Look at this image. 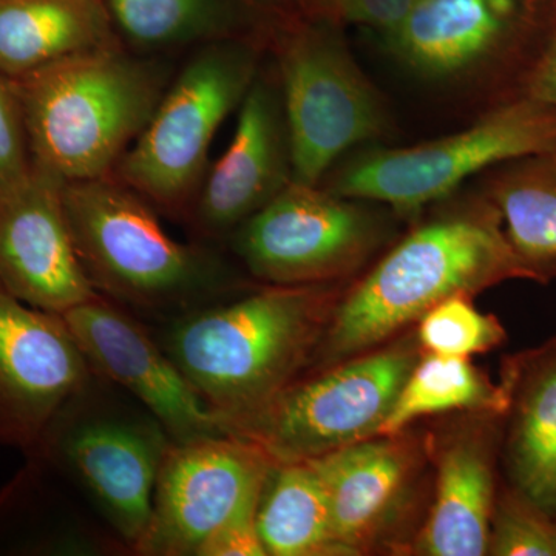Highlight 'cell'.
<instances>
[{
    "instance_id": "1",
    "label": "cell",
    "mask_w": 556,
    "mask_h": 556,
    "mask_svg": "<svg viewBox=\"0 0 556 556\" xmlns=\"http://www.w3.org/2000/svg\"><path fill=\"white\" fill-rule=\"evenodd\" d=\"M552 278L519 254L484 193L459 201L412 230L339 299L311 365L329 367L367 353L455 295Z\"/></svg>"
},
{
    "instance_id": "2",
    "label": "cell",
    "mask_w": 556,
    "mask_h": 556,
    "mask_svg": "<svg viewBox=\"0 0 556 556\" xmlns=\"http://www.w3.org/2000/svg\"><path fill=\"white\" fill-rule=\"evenodd\" d=\"M338 302L332 283L263 285L164 320L156 339L226 428L308 371Z\"/></svg>"
},
{
    "instance_id": "3",
    "label": "cell",
    "mask_w": 556,
    "mask_h": 556,
    "mask_svg": "<svg viewBox=\"0 0 556 556\" xmlns=\"http://www.w3.org/2000/svg\"><path fill=\"white\" fill-rule=\"evenodd\" d=\"M172 58L123 42L11 79L31 160L64 181L113 175L174 78Z\"/></svg>"
},
{
    "instance_id": "4",
    "label": "cell",
    "mask_w": 556,
    "mask_h": 556,
    "mask_svg": "<svg viewBox=\"0 0 556 556\" xmlns=\"http://www.w3.org/2000/svg\"><path fill=\"white\" fill-rule=\"evenodd\" d=\"M64 204L91 287L135 316L169 320L237 288L218 252L175 240L156 207L113 175L65 182Z\"/></svg>"
},
{
    "instance_id": "5",
    "label": "cell",
    "mask_w": 556,
    "mask_h": 556,
    "mask_svg": "<svg viewBox=\"0 0 556 556\" xmlns=\"http://www.w3.org/2000/svg\"><path fill=\"white\" fill-rule=\"evenodd\" d=\"M266 36L223 39L189 51L113 177L156 211L188 222L206 178L208 150L262 68Z\"/></svg>"
},
{
    "instance_id": "6",
    "label": "cell",
    "mask_w": 556,
    "mask_h": 556,
    "mask_svg": "<svg viewBox=\"0 0 556 556\" xmlns=\"http://www.w3.org/2000/svg\"><path fill=\"white\" fill-rule=\"evenodd\" d=\"M266 42L287 113L294 181L320 185L346 152L387 134L390 113L348 50L342 28L276 13Z\"/></svg>"
},
{
    "instance_id": "7",
    "label": "cell",
    "mask_w": 556,
    "mask_h": 556,
    "mask_svg": "<svg viewBox=\"0 0 556 556\" xmlns=\"http://www.w3.org/2000/svg\"><path fill=\"white\" fill-rule=\"evenodd\" d=\"M556 110L515 93L467 129L407 148H371L340 160L325 189L416 215L473 175L555 148Z\"/></svg>"
},
{
    "instance_id": "8",
    "label": "cell",
    "mask_w": 556,
    "mask_h": 556,
    "mask_svg": "<svg viewBox=\"0 0 556 556\" xmlns=\"http://www.w3.org/2000/svg\"><path fill=\"white\" fill-rule=\"evenodd\" d=\"M109 390L97 376L28 457L84 489L121 546L137 555L172 439L141 405L110 397Z\"/></svg>"
},
{
    "instance_id": "9",
    "label": "cell",
    "mask_w": 556,
    "mask_h": 556,
    "mask_svg": "<svg viewBox=\"0 0 556 556\" xmlns=\"http://www.w3.org/2000/svg\"><path fill=\"white\" fill-rule=\"evenodd\" d=\"M417 357L412 345L314 368L258 407L226 420V433L274 463H305L379 437Z\"/></svg>"
},
{
    "instance_id": "10",
    "label": "cell",
    "mask_w": 556,
    "mask_h": 556,
    "mask_svg": "<svg viewBox=\"0 0 556 556\" xmlns=\"http://www.w3.org/2000/svg\"><path fill=\"white\" fill-rule=\"evenodd\" d=\"M367 203L292 181L230 236L233 252L262 285L332 283L382 243L386 225Z\"/></svg>"
},
{
    "instance_id": "11",
    "label": "cell",
    "mask_w": 556,
    "mask_h": 556,
    "mask_svg": "<svg viewBox=\"0 0 556 556\" xmlns=\"http://www.w3.org/2000/svg\"><path fill=\"white\" fill-rule=\"evenodd\" d=\"M273 463L257 445L232 434L172 442L137 555L197 556L214 530L257 500Z\"/></svg>"
},
{
    "instance_id": "12",
    "label": "cell",
    "mask_w": 556,
    "mask_h": 556,
    "mask_svg": "<svg viewBox=\"0 0 556 556\" xmlns=\"http://www.w3.org/2000/svg\"><path fill=\"white\" fill-rule=\"evenodd\" d=\"M94 378L61 314L0 287V444L31 456Z\"/></svg>"
},
{
    "instance_id": "13",
    "label": "cell",
    "mask_w": 556,
    "mask_h": 556,
    "mask_svg": "<svg viewBox=\"0 0 556 556\" xmlns=\"http://www.w3.org/2000/svg\"><path fill=\"white\" fill-rule=\"evenodd\" d=\"M62 317L94 375L155 417L172 442L228 434L141 318L101 295Z\"/></svg>"
},
{
    "instance_id": "14",
    "label": "cell",
    "mask_w": 556,
    "mask_h": 556,
    "mask_svg": "<svg viewBox=\"0 0 556 556\" xmlns=\"http://www.w3.org/2000/svg\"><path fill=\"white\" fill-rule=\"evenodd\" d=\"M543 0H416L383 38L405 68L430 83H460L526 61Z\"/></svg>"
},
{
    "instance_id": "15",
    "label": "cell",
    "mask_w": 556,
    "mask_h": 556,
    "mask_svg": "<svg viewBox=\"0 0 556 556\" xmlns=\"http://www.w3.org/2000/svg\"><path fill=\"white\" fill-rule=\"evenodd\" d=\"M65 182L33 161L21 178L0 186V287L61 316L100 295L76 252Z\"/></svg>"
},
{
    "instance_id": "16",
    "label": "cell",
    "mask_w": 556,
    "mask_h": 556,
    "mask_svg": "<svg viewBox=\"0 0 556 556\" xmlns=\"http://www.w3.org/2000/svg\"><path fill=\"white\" fill-rule=\"evenodd\" d=\"M292 181L291 137L273 64L252 80L232 141L207 170L188 223L204 243L230 237Z\"/></svg>"
},
{
    "instance_id": "17",
    "label": "cell",
    "mask_w": 556,
    "mask_h": 556,
    "mask_svg": "<svg viewBox=\"0 0 556 556\" xmlns=\"http://www.w3.org/2000/svg\"><path fill=\"white\" fill-rule=\"evenodd\" d=\"M308 463L327 493L339 555H358L375 546L396 521L420 455L399 433L367 439Z\"/></svg>"
},
{
    "instance_id": "18",
    "label": "cell",
    "mask_w": 556,
    "mask_h": 556,
    "mask_svg": "<svg viewBox=\"0 0 556 556\" xmlns=\"http://www.w3.org/2000/svg\"><path fill=\"white\" fill-rule=\"evenodd\" d=\"M503 383L508 489L556 525V338L508 357Z\"/></svg>"
},
{
    "instance_id": "19",
    "label": "cell",
    "mask_w": 556,
    "mask_h": 556,
    "mask_svg": "<svg viewBox=\"0 0 556 556\" xmlns=\"http://www.w3.org/2000/svg\"><path fill=\"white\" fill-rule=\"evenodd\" d=\"M460 431L438 453L434 503L417 536L416 552L427 556H481L489 552L496 504V420Z\"/></svg>"
},
{
    "instance_id": "20",
    "label": "cell",
    "mask_w": 556,
    "mask_h": 556,
    "mask_svg": "<svg viewBox=\"0 0 556 556\" xmlns=\"http://www.w3.org/2000/svg\"><path fill=\"white\" fill-rule=\"evenodd\" d=\"M127 49L172 58L217 40L266 36L274 11L257 0H102Z\"/></svg>"
},
{
    "instance_id": "21",
    "label": "cell",
    "mask_w": 556,
    "mask_h": 556,
    "mask_svg": "<svg viewBox=\"0 0 556 556\" xmlns=\"http://www.w3.org/2000/svg\"><path fill=\"white\" fill-rule=\"evenodd\" d=\"M119 42L102 0H0V73L7 78Z\"/></svg>"
},
{
    "instance_id": "22",
    "label": "cell",
    "mask_w": 556,
    "mask_h": 556,
    "mask_svg": "<svg viewBox=\"0 0 556 556\" xmlns=\"http://www.w3.org/2000/svg\"><path fill=\"white\" fill-rule=\"evenodd\" d=\"M257 526L266 556L339 555L327 493L308 460L273 463L260 490Z\"/></svg>"
},
{
    "instance_id": "23",
    "label": "cell",
    "mask_w": 556,
    "mask_h": 556,
    "mask_svg": "<svg viewBox=\"0 0 556 556\" xmlns=\"http://www.w3.org/2000/svg\"><path fill=\"white\" fill-rule=\"evenodd\" d=\"M484 195L500 211L519 254L555 278L556 146L497 166Z\"/></svg>"
},
{
    "instance_id": "24",
    "label": "cell",
    "mask_w": 556,
    "mask_h": 556,
    "mask_svg": "<svg viewBox=\"0 0 556 556\" xmlns=\"http://www.w3.org/2000/svg\"><path fill=\"white\" fill-rule=\"evenodd\" d=\"M508 404L504 383L495 386L467 357L428 354L417 361L394 407L380 428L379 437L405 430L419 417L448 412H470L504 416Z\"/></svg>"
},
{
    "instance_id": "25",
    "label": "cell",
    "mask_w": 556,
    "mask_h": 556,
    "mask_svg": "<svg viewBox=\"0 0 556 556\" xmlns=\"http://www.w3.org/2000/svg\"><path fill=\"white\" fill-rule=\"evenodd\" d=\"M507 332L493 314L475 308L468 295H455L428 311L419 320L417 340L441 356L470 357L506 342Z\"/></svg>"
},
{
    "instance_id": "26",
    "label": "cell",
    "mask_w": 556,
    "mask_h": 556,
    "mask_svg": "<svg viewBox=\"0 0 556 556\" xmlns=\"http://www.w3.org/2000/svg\"><path fill=\"white\" fill-rule=\"evenodd\" d=\"M486 554L556 556V525L507 486L496 497Z\"/></svg>"
},
{
    "instance_id": "27",
    "label": "cell",
    "mask_w": 556,
    "mask_h": 556,
    "mask_svg": "<svg viewBox=\"0 0 556 556\" xmlns=\"http://www.w3.org/2000/svg\"><path fill=\"white\" fill-rule=\"evenodd\" d=\"M415 3L416 0H306L298 13L340 28H369L383 39L396 30Z\"/></svg>"
},
{
    "instance_id": "28",
    "label": "cell",
    "mask_w": 556,
    "mask_h": 556,
    "mask_svg": "<svg viewBox=\"0 0 556 556\" xmlns=\"http://www.w3.org/2000/svg\"><path fill=\"white\" fill-rule=\"evenodd\" d=\"M519 87L518 94L556 110V0H543L540 25L522 65Z\"/></svg>"
},
{
    "instance_id": "29",
    "label": "cell",
    "mask_w": 556,
    "mask_h": 556,
    "mask_svg": "<svg viewBox=\"0 0 556 556\" xmlns=\"http://www.w3.org/2000/svg\"><path fill=\"white\" fill-rule=\"evenodd\" d=\"M33 164L13 83L0 73V186L21 178Z\"/></svg>"
},
{
    "instance_id": "30",
    "label": "cell",
    "mask_w": 556,
    "mask_h": 556,
    "mask_svg": "<svg viewBox=\"0 0 556 556\" xmlns=\"http://www.w3.org/2000/svg\"><path fill=\"white\" fill-rule=\"evenodd\" d=\"M257 506L258 497L241 507L206 538L197 556H266L258 533Z\"/></svg>"
},
{
    "instance_id": "31",
    "label": "cell",
    "mask_w": 556,
    "mask_h": 556,
    "mask_svg": "<svg viewBox=\"0 0 556 556\" xmlns=\"http://www.w3.org/2000/svg\"><path fill=\"white\" fill-rule=\"evenodd\" d=\"M257 2L274 13H298L306 0H257Z\"/></svg>"
}]
</instances>
